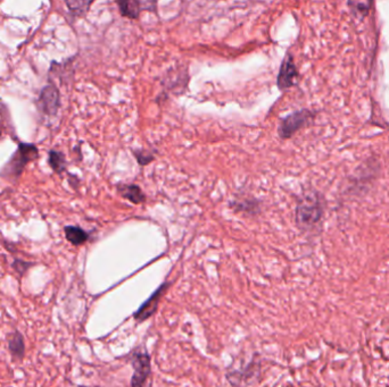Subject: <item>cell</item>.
Masks as SVG:
<instances>
[{"mask_svg": "<svg viewBox=\"0 0 389 387\" xmlns=\"http://www.w3.org/2000/svg\"><path fill=\"white\" fill-rule=\"evenodd\" d=\"M118 192L122 198H125L134 205H141L146 201L144 191L141 190L139 185H120L118 187Z\"/></svg>", "mask_w": 389, "mask_h": 387, "instance_id": "cell-10", "label": "cell"}, {"mask_svg": "<svg viewBox=\"0 0 389 387\" xmlns=\"http://www.w3.org/2000/svg\"><path fill=\"white\" fill-rule=\"evenodd\" d=\"M261 202L259 199L249 194H238L230 201V208L237 214L247 216H256L261 211Z\"/></svg>", "mask_w": 389, "mask_h": 387, "instance_id": "cell-8", "label": "cell"}, {"mask_svg": "<svg viewBox=\"0 0 389 387\" xmlns=\"http://www.w3.org/2000/svg\"><path fill=\"white\" fill-rule=\"evenodd\" d=\"M122 16L131 19H137L141 14V6L138 0H116Z\"/></svg>", "mask_w": 389, "mask_h": 387, "instance_id": "cell-13", "label": "cell"}, {"mask_svg": "<svg viewBox=\"0 0 389 387\" xmlns=\"http://www.w3.org/2000/svg\"><path fill=\"white\" fill-rule=\"evenodd\" d=\"M169 286L170 283H164L153 294L150 295V298L147 299V301H145L141 305V308L134 312V321H137V323H143V321L150 319V317H153L154 314L159 309L161 300L165 294L166 291L169 290Z\"/></svg>", "mask_w": 389, "mask_h": 387, "instance_id": "cell-6", "label": "cell"}, {"mask_svg": "<svg viewBox=\"0 0 389 387\" xmlns=\"http://www.w3.org/2000/svg\"><path fill=\"white\" fill-rule=\"evenodd\" d=\"M8 349L10 355L15 360H22L26 355V343L24 337L19 332H15L8 339Z\"/></svg>", "mask_w": 389, "mask_h": 387, "instance_id": "cell-11", "label": "cell"}, {"mask_svg": "<svg viewBox=\"0 0 389 387\" xmlns=\"http://www.w3.org/2000/svg\"><path fill=\"white\" fill-rule=\"evenodd\" d=\"M325 213L323 198L316 191H307L296 207V224L302 231H311L320 224Z\"/></svg>", "mask_w": 389, "mask_h": 387, "instance_id": "cell-1", "label": "cell"}, {"mask_svg": "<svg viewBox=\"0 0 389 387\" xmlns=\"http://www.w3.org/2000/svg\"><path fill=\"white\" fill-rule=\"evenodd\" d=\"M297 79H298V70H297L296 65L293 63L291 55H287L282 61L280 70H279L277 79L278 88L281 91L289 89L296 84Z\"/></svg>", "mask_w": 389, "mask_h": 387, "instance_id": "cell-7", "label": "cell"}, {"mask_svg": "<svg viewBox=\"0 0 389 387\" xmlns=\"http://www.w3.org/2000/svg\"><path fill=\"white\" fill-rule=\"evenodd\" d=\"M65 238L71 245H81L89 240V233L79 226H65Z\"/></svg>", "mask_w": 389, "mask_h": 387, "instance_id": "cell-12", "label": "cell"}, {"mask_svg": "<svg viewBox=\"0 0 389 387\" xmlns=\"http://www.w3.org/2000/svg\"><path fill=\"white\" fill-rule=\"evenodd\" d=\"M350 6L356 15L363 17L370 10V0H350Z\"/></svg>", "mask_w": 389, "mask_h": 387, "instance_id": "cell-16", "label": "cell"}, {"mask_svg": "<svg viewBox=\"0 0 389 387\" xmlns=\"http://www.w3.org/2000/svg\"><path fill=\"white\" fill-rule=\"evenodd\" d=\"M134 155L137 158L139 165L146 166L150 164V162H153L155 159V155L150 151H146V150H139V151H134Z\"/></svg>", "mask_w": 389, "mask_h": 387, "instance_id": "cell-17", "label": "cell"}, {"mask_svg": "<svg viewBox=\"0 0 389 387\" xmlns=\"http://www.w3.org/2000/svg\"><path fill=\"white\" fill-rule=\"evenodd\" d=\"M312 118V114L307 111H295L288 115L281 121L278 134L282 140L291 139L293 134L297 133L300 129H303Z\"/></svg>", "mask_w": 389, "mask_h": 387, "instance_id": "cell-3", "label": "cell"}, {"mask_svg": "<svg viewBox=\"0 0 389 387\" xmlns=\"http://www.w3.org/2000/svg\"><path fill=\"white\" fill-rule=\"evenodd\" d=\"M131 365L134 367V375L131 379L132 386H143L150 375V357L147 352L136 351L131 356Z\"/></svg>", "mask_w": 389, "mask_h": 387, "instance_id": "cell-5", "label": "cell"}, {"mask_svg": "<svg viewBox=\"0 0 389 387\" xmlns=\"http://www.w3.org/2000/svg\"><path fill=\"white\" fill-rule=\"evenodd\" d=\"M37 106L40 113L47 117H54L55 115L57 114L61 102H60V91L54 84H49L42 89Z\"/></svg>", "mask_w": 389, "mask_h": 387, "instance_id": "cell-4", "label": "cell"}, {"mask_svg": "<svg viewBox=\"0 0 389 387\" xmlns=\"http://www.w3.org/2000/svg\"><path fill=\"white\" fill-rule=\"evenodd\" d=\"M48 162L51 169L58 173V174L63 173L65 169H66V160H65L64 153L56 151V150H51V153H49Z\"/></svg>", "mask_w": 389, "mask_h": 387, "instance_id": "cell-15", "label": "cell"}, {"mask_svg": "<svg viewBox=\"0 0 389 387\" xmlns=\"http://www.w3.org/2000/svg\"><path fill=\"white\" fill-rule=\"evenodd\" d=\"M38 148L35 144L19 143L17 153L12 155L10 162L0 171V176L6 180H17L22 174L26 165L38 158Z\"/></svg>", "mask_w": 389, "mask_h": 387, "instance_id": "cell-2", "label": "cell"}, {"mask_svg": "<svg viewBox=\"0 0 389 387\" xmlns=\"http://www.w3.org/2000/svg\"><path fill=\"white\" fill-rule=\"evenodd\" d=\"M95 0H66V6L75 16H84L89 12Z\"/></svg>", "mask_w": 389, "mask_h": 387, "instance_id": "cell-14", "label": "cell"}, {"mask_svg": "<svg viewBox=\"0 0 389 387\" xmlns=\"http://www.w3.org/2000/svg\"><path fill=\"white\" fill-rule=\"evenodd\" d=\"M261 372V365L260 362L253 361L251 365L247 366L245 372H233L228 374V381L233 385L253 384L251 379H257Z\"/></svg>", "mask_w": 389, "mask_h": 387, "instance_id": "cell-9", "label": "cell"}, {"mask_svg": "<svg viewBox=\"0 0 389 387\" xmlns=\"http://www.w3.org/2000/svg\"><path fill=\"white\" fill-rule=\"evenodd\" d=\"M141 10H150V12H156L157 3L159 0H138Z\"/></svg>", "mask_w": 389, "mask_h": 387, "instance_id": "cell-18", "label": "cell"}]
</instances>
